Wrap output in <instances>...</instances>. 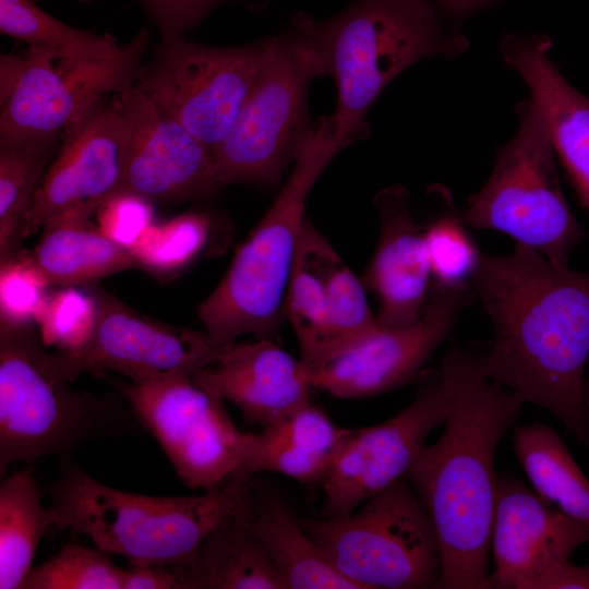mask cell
I'll use <instances>...</instances> for the list:
<instances>
[{"instance_id": "obj_1", "label": "cell", "mask_w": 589, "mask_h": 589, "mask_svg": "<svg viewBox=\"0 0 589 589\" xmlns=\"http://www.w3.org/2000/svg\"><path fill=\"white\" fill-rule=\"evenodd\" d=\"M471 287L493 326L491 351L481 358L486 375L589 445V272L515 243L507 255L482 253Z\"/></svg>"}, {"instance_id": "obj_2", "label": "cell", "mask_w": 589, "mask_h": 589, "mask_svg": "<svg viewBox=\"0 0 589 589\" xmlns=\"http://www.w3.org/2000/svg\"><path fill=\"white\" fill-rule=\"evenodd\" d=\"M438 369L450 389L452 410L438 440L424 444L406 477L438 539L437 588L489 589L496 450L525 401L493 382L481 358L457 345Z\"/></svg>"}, {"instance_id": "obj_3", "label": "cell", "mask_w": 589, "mask_h": 589, "mask_svg": "<svg viewBox=\"0 0 589 589\" xmlns=\"http://www.w3.org/2000/svg\"><path fill=\"white\" fill-rule=\"evenodd\" d=\"M59 462L57 479L45 486L53 526L133 564L191 561L215 528L250 513L255 501L251 478L197 495L156 496L105 485L73 459Z\"/></svg>"}, {"instance_id": "obj_4", "label": "cell", "mask_w": 589, "mask_h": 589, "mask_svg": "<svg viewBox=\"0 0 589 589\" xmlns=\"http://www.w3.org/2000/svg\"><path fill=\"white\" fill-rule=\"evenodd\" d=\"M290 24L313 46L337 88V106L326 118L345 148L368 135L365 116L402 71L429 57H457L469 43L449 32L431 0H354L324 20L298 12Z\"/></svg>"}, {"instance_id": "obj_5", "label": "cell", "mask_w": 589, "mask_h": 589, "mask_svg": "<svg viewBox=\"0 0 589 589\" xmlns=\"http://www.w3.org/2000/svg\"><path fill=\"white\" fill-rule=\"evenodd\" d=\"M33 322L0 321V474L14 462L73 459L94 440L145 429L127 400L71 386Z\"/></svg>"}, {"instance_id": "obj_6", "label": "cell", "mask_w": 589, "mask_h": 589, "mask_svg": "<svg viewBox=\"0 0 589 589\" xmlns=\"http://www.w3.org/2000/svg\"><path fill=\"white\" fill-rule=\"evenodd\" d=\"M341 151L322 119L274 203L197 309L205 330L217 342L231 344L249 334L269 338L285 318L284 302L306 219L308 196Z\"/></svg>"}, {"instance_id": "obj_7", "label": "cell", "mask_w": 589, "mask_h": 589, "mask_svg": "<svg viewBox=\"0 0 589 589\" xmlns=\"http://www.w3.org/2000/svg\"><path fill=\"white\" fill-rule=\"evenodd\" d=\"M323 74L320 56L291 24L290 29L267 39L238 117L212 154L221 188L280 181L314 133L308 95L311 82Z\"/></svg>"}, {"instance_id": "obj_8", "label": "cell", "mask_w": 589, "mask_h": 589, "mask_svg": "<svg viewBox=\"0 0 589 589\" xmlns=\"http://www.w3.org/2000/svg\"><path fill=\"white\" fill-rule=\"evenodd\" d=\"M519 125L497 153L493 170L460 218L467 226L504 232L553 264L568 267L586 237L564 195L545 120L529 97L516 107Z\"/></svg>"}, {"instance_id": "obj_9", "label": "cell", "mask_w": 589, "mask_h": 589, "mask_svg": "<svg viewBox=\"0 0 589 589\" xmlns=\"http://www.w3.org/2000/svg\"><path fill=\"white\" fill-rule=\"evenodd\" d=\"M298 520L328 561L359 589L438 587V539L407 477L347 515Z\"/></svg>"}, {"instance_id": "obj_10", "label": "cell", "mask_w": 589, "mask_h": 589, "mask_svg": "<svg viewBox=\"0 0 589 589\" xmlns=\"http://www.w3.org/2000/svg\"><path fill=\"white\" fill-rule=\"evenodd\" d=\"M149 36L141 28L118 57L99 62H64L37 46L1 53L0 142L61 139L98 101L135 83Z\"/></svg>"}, {"instance_id": "obj_11", "label": "cell", "mask_w": 589, "mask_h": 589, "mask_svg": "<svg viewBox=\"0 0 589 589\" xmlns=\"http://www.w3.org/2000/svg\"><path fill=\"white\" fill-rule=\"evenodd\" d=\"M267 39L217 47L160 38L135 85L213 154L231 130L255 80Z\"/></svg>"}, {"instance_id": "obj_12", "label": "cell", "mask_w": 589, "mask_h": 589, "mask_svg": "<svg viewBox=\"0 0 589 589\" xmlns=\"http://www.w3.org/2000/svg\"><path fill=\"white\" fill-rule=\"evenodd\" d=\"M100 377L127 400L185 486L211 491L236 480L244 432L237 429L224 400L190 376L146 383Z\"/></svg>"}, {"instance_id": "obj_13", "label": "cell", "mask_w": 589, "mask_h": 589, "mask_svg": "<svg viewBox=\"0 0 589 589\" xmlns=\"http://www.w3.org/2000/svg\"><path fill=\"white\" fill-rule=\"evenodd\" d=\"M91 292L97 313L88 340L76 351L53 352L72 382L83 373L100 377L111 372L134 383L193 377L219 361L232 344L221 345L206 330L153 320L98 287Z\"/></svg>"}, {"instance_id": "obj_14", "label": "cell", "mask_w": 589, "mask_h": 589, "mask_svg": "<svg viewBox=\"0 0 589 589\" xmlns=\"http://www.w3.org/2000/svg\"><path fill=\"white\" fill-rule=\"evenodd\" d=\"M416 396L393 418L350 429L322 481L321 516L351 513L365 500L406 477L430 432L444 423L453 400L440 369L421 371Z\"/></svg>"}, {"instance_id": "obj_15", "label": "cell", "mask_w": 589, "mask_h": 589, "mask_svg": "<svg viewBox=\"0 0 589 589\" xmlns=\"http://www.w3.org/2000/svg\"><path fill=\"white\" fill-rule=\"evenodd\" d=\"M473 293L471 286L432 284L418 322L402 327L380 325L329 360L311 369L301 366L302 376L311 387L344 399L375 396L416 380Z\"/></svg>"}, {"instance_id": "obj_16", "label": "cell", "mask_w": 589, "mask_h": 589, "mask_svg": "<svg viewBox=\"0 0 589 589\" xmlns=\"http://www.w3.org/2000/svg\"><path fill=\"white\" fill-rule=\"evenodd\" d=\"M117 101L124 142L120 192L169 203L206 199L221 189L211 151L135 83Z\"/></svg>"}, {"instance_id": "obj_17", "label": "cell", "mask_w": 589, "mask_h": 589, "mask_svg": "<svg viewBox=\"0 0 589 589\" xmlns=\"http://www.w3.org/2000/svg\"><path fill=\"white\" fill-rule=\"evenodd\" d=\"M124 161L117 94L69 127L21 227V241L72 212L87 216L121 189Z\"/></svg>"}, {"instance_id": "obj_18", "label": "cell", "mask_w": 589, "mask_h": 589, "mask_svg": "<svg viewBox=\"0 0 589 589\" xmlns=\"http://www.w3.org/2000/svg\"><path fill=\"white\" fill-rule=\"evenodd\" d=\"M589 540V526L512 477L497 478L489 589H531Z\"/></svg>"}, {"instance_id": "obj_19", "label": "cell", "mask_w": 589, "mask_h": 589, "mask_svg": "<svg viewBox=\"0 0 589 589\" xmlns=\"http://www.w3.org/2000/svg\"><path fill=\"white\" fill-rule=\"evenodd\" d=\"M374 205L380 237L362 281L377 298L380 325L408 326L420 320L432 278L423 229L412 218L404 187L378 191Z\"/></svg>"}, {"instance_id": "obj_20", "label": "cell", "mask_w": 589, "mask_h": 589, "mask_svg": "<svg viewBox=\"0 0 589 589\" xmlns=\"http://www.w3.org/2000/svg\"><path fill=\"white\" fill-rule=\"evenodd\" d=\"M545 35L506 34L504 60L522 77L545 120L550 137L581 205L589 211V98L574 88L549 57Z\"/></svg>"}, {"instance_id": "obj_21", "label": "cell", "mask_w": 589, "mask_h": 589, "mask_svg": "<svg viewBox=\"0 0 589 589\" xmlns=\"http://www.w3.org/2000/svg\"><path fill=\"white\" fill-rule=\"evenodd\" d=\"M192 378L262 428L310 402L311 386L302 376L300 361L268 338L232 342L219 361Z\"/></svg>"}, {"instance_id": "obj_22", "label": "cell", "mask_w": 589, "mask_h": 589, "mask_svg": "<svg viewBox=\"0 0 589 589\" xmlns=\"http://www.w3.org/2000/svg\"><path fill=\"white\" fill-rule=\"evenodd\" d=\"M349 430L336 426L310 401L259 433H244L236 479L268 471L302 484L322 483Z\"/></svg>"}, {"instance_id": "obj_23", "label": "cell", "mask_w": 589, "mask_h": 589, "mask_svg": "<svg viewBox=\"0 0 589 589\" xmlns=\"http://www.w3.org/2000/svg\"><path fill=\"white\" fill-rule=\"evenodd\" d=\"M82 213L61 215L41 229L25 259L46 286H93L113 274L139 268L130 251L108 238Z\"/></svg>"}, {"instance_id": "obj_24", "label": "cell", "mask_w": 589, "mask_h": 589, "mask_svg": "<svg viewBox=\"0 0 589 589\" xmlns=\"http://www.w3.org/2000/svg\"><path fill=\"white\" fill-rule=\"evenodd\" d=\"M251 514L221 524L205 538L191 561L168 567L183 589H285L251 526Z\"/></svg>"}, {"instance_id": "obj_25", "label": "cell", "mask_w": 589, "mask_h": 589, "mask_svg": "<svg viewBox=\"0 0 589 589\" xmlns=\"http://www.w3.org/2000/svg\"><path fill=\"white\" fill-rule=\"evenodd\" d=\"M332 249L306 218L284 302V316L297 336L303 369L314 368L330 356L326 262Z\"/></svg>"}, {"instance_id": "obj_26", "label": "cell", "mask_w": 589, "mask_h": 589, "mask_svg": "<svg viewBox=\"0 0 589 589\" xmlns=\"http://www.w3.org/2000/svg\"><path fill=\"white\" fill-rule=\"evenodd\" d=\"M250 522L285 589H359L328 561L278 497H255Z\"/></svg>"}, {"instance_id": "obj_27", "label": "cell", "mask_w": 589, "mask_h": 589, "mask_svg": "<svg viewBox=\"0 0 589 589\" xmlns=\"http://www.w3.org/2000/svg\"><path fill=\"white\" fill-rule=\"evenodd\" d=\"M55 525L50 507L29 467L0 484V589H23L36 550Z\"/></svg>"}, {"instance_id": "obj_28", "label": "cell", "mask_w": 589, "mask_h": 589, "mask_svg": "<svg viewBox=\"0 0 589 589\" xmlns=\"http://www.w3.org/2000/svg\"><path fill=\"white\" fill-rule=\"evenodd\" d=\"M513 446L536 493L589 526V480L561 436L540 422L515 425Z\"/></svg>"}, {"instance_id": "obj_29", "label": "cell", "mask_w": 589, "mask_h": 589, "mask_svg": "<svg viewBox=\"0 0 589 589\" xmlns=\"http://www.w3.org/2000/svg\"><path fill=\"white\" fill-rule=\"evenodd\" d=\"M60 141L0 142V264L16 256L23 220Z\"/></svg>"}, {"instance_id": "obj_30", "label": "cell", "mask_w": 589, "mask_h": 589, "mask_svg": "<svg viewBox=\"0 0 589 589\" xmlns=\"http://www.w3.org/2000/svg\"><path fill=\"white\" fill-rule=\"evenodd\" d=\"M1 34L53 50L64 62H99L118 57L124 48L110 34L71 26L32 0H0Z\"/></svg>"}, {"instance_id": "obj_31", "label": "cell", "mask_w": 589, "mask_h": 589, "mask_svg": "<svg viewBox=\"0 0 589 589\" xmlns=\"http://www.w3.org/2000/svg\"><path fill=\"white\" fill-rule=\"evenodd\" d=\"M122 572L97 546L70 542L34 566L23 589H122Z\"/></svg>"}, {"instance_id": "obj_32", "label": "cell", "mask_w": 589, "mask_h": 589, "mask_svg": "<svg viewBox=\"0 0 589 589\" xmlns=\"http://www.w3.org/2000/svg\"><path fill=\"white\" fill-rule=\"evenodd\" d=\"M208 233L209 221L204 215L185 213L164 224H153L129 251L139 268L170 274L197 256Z\"/></svg>"}, {"instance_id": "obj_33", "label": "cell", "mask_w": 589, "mask_h": 589, "mask_svg": "<svg viewBox=\"0 0 589 589\" xmlns=\"http://www.w3.org/2000/svg\"><path fill=\"white\" fill-rule=\"evenodd\" d=\"M465 226L460 215L450 211L423 229L433 284L450 288L471 286L482 252Z\"/></svg>"}, {"instance_id": "obj_34", "label": "cell", "mask_w": 589, "mask_h": 589, "mask_svg": "<svg viewBox=\"0 0 589 589\" xmlns=\"http://www.w3.org/2000/svg\"><path fill=\"white\" fill-rule=\"evenodd\" d=\"M95 297L67 287L46 298L35 321L45 346L53 345L56 352H73L88 340L96 321Z\"/></svg>"}, {"instance_id": "obj_35", "label": "cell", "mask_w": 589, "mask_h": 589, "mask_svg": "<svg viewBox=\"0 0 589 589\" xmlns=\"http://www.w3.org/2000/svg\"><path fill=\"white\" fill-rule=\"evenodd\" d=\"M1 318L13 322H33L40 310L47 287L25 259H12L1 264Z\"/></svg>"}, {"instance_id": "obj_36", "label": "cell", "mask_w": 589, "mask_h": 589, "mask_svg": "<svg viewBox=\"0 0 589 589\" xmlns=\"http://www.w3.org/2000/svg\"><path fill=\"white\" fill-rule=\"evenodd\" d=\"M96 214L99 229L128 250L154 224L153 203L128 192L110 197Z\"/></svg>"}, {"instance_id": "obj_37", "label": "cell", "mask_w": 589, "mask_h": 589, "mask_svg": "<svg viewBox=\"0 0 589 589\" xmlns=\"http://www.w3.org/2000/svg\"><path fill=\"white\" fill-rule=\"evenodd\" d=\"M229 0H137L160 38L183 36ZM261 8L271 0H259Z\"/></svg>"}, {"instance_id": "obj_38", "label": "cell", "mask_w": 589, "mask_h": 589, "mask_svg": "<svg viewBox=\"0 0 589 589\" xmlns=\"http://www.w3.org/2000/svg\"><path fill=\"white\" fill-rule=\"evenodd\" d=\"M122 589H183L176 575L164 566L129 563L122 572Z\"/></svg>"}, {"instance_id": "obj_39", "label": "cell", "mask_w": 589, "mask_h": 589, "mask_svg": "<svg viewBox=\"0 0 589 589\" xmlns=\"http://www.w3.org/2000/svg\"><path fill=\"white\" fill-rule=\"evenodd\" d=\"M531 589H589V566L568 560L548 572Z\"/></svg>"}, {"instance_id": "obj_40", "label": "cell", "mask_w": 589, "mask_h": 589, "mask_svg": "<svg viewBox=\"0 0 589 589\" xmlns=\"http://www.w3.org/2000/svg\"><path fill=\"white\" fill-rule=\"evenodd\" d=\"M502 0H435L448 14L462 17L498 3Z\"/></svg>"}, {"instance_id": "obj_41", "label": "cell", "mask_w": 589, "mask_h": 589, "mask_svg": "<svg viewBox=\"0 0 589 589\" xmlns=\"http://www.w3.org/2000/svg\"><path fill=\"white\" fill-rule=\"evenodd\" d=\"M585 395H586L587 402L589 404V377L586 378V382H585Z\"/></svg>"}, {"instance_id": "obj_42", "label": "cell", "mask_w": 589, "mask_h": 589, "mask_svg": "<svg viewBox=\"0 0 589 589\" xmlns=\"http://www.w3.org/2000/svg\"><path fill=\"white\" fill-rule=\"evenodd\" d=\"M75 1L79 2V3L86 4V3L95 2V1H99V0H75Z\"/></svg>"}]
</instances>
